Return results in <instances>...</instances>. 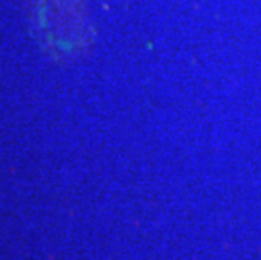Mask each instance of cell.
Wrapping results in <instances>:
<instances>
[{"instance_id":"obj_1","label":"cell","mask_w":261,"mask_h":260,"mask_svg":"<svg viewBox=\"0 0 261 260\" xmlns=\"http://www.w3.org/2000/svg\"><path fill=\"white\" fill-rule=\"evenodd\" d=\"M39 22L47 46L59 54L80 53L91 41L90 22L76 0H42Z\"/></svg>"}]
</instances>
